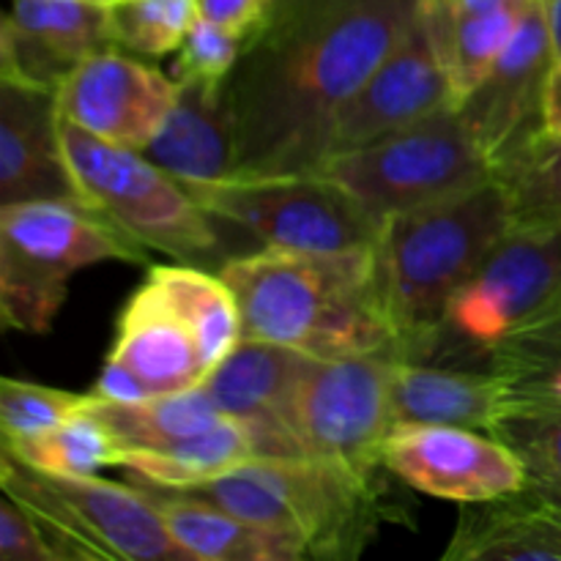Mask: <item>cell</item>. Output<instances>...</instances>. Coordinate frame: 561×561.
<instances>
[{"label": "cell", "instance_id": "6da1fadb", "mask_svg": "<svg viewBox=\"0 0 561 561\" xmlns=\"http://www.w3.org/2000/svg\"><path fill=\"white\" fill-rule=\"evenodd\" d=\"M427 0H272L222 93L236 175L316 173L340 110L420 22Z\"/></svg>", "mask_w": 561, "mask_h": 561}, {"label": "cell", "instance_id": "7a4b0ae2", "mask_svg": "<svg viewBox=\"0 0 561 561\" xmlns=\"http://www.w3.org/2000/svg\"><path fill=\"white\" fill-rule=\"evenodd\" d=\"M236 296L241 337L312 359L392 356V329L373 290V247L345 252L255 250L217 268Z\"/></svg>", "mask_w": 561, "mask_h": 561}, {"label": "cell", "instance_id": "3957f363", "mask_svg": "<svg viewBox=\"0 0 561 561\" xmlns=\"http://www.w3.org/2000/svg\"><path fill=\"white\" fill-rule=\"evenodd\" d=\"M513 219L499 179L383 219L373 244V290L398 359H431L453 296Z\"/></svg>", "mask_w": 561, "mask_h": 561}, {"label": "cell", "instance_id": "277c9868", "mask_svg": "<svg viewBox=\"0 0 561 561\" xmlns=\"http://www.w3.org/2000/svg\"><path fill=\"white\" fill-rule=\"evenodd\" d=\"M184 491L247 524L296 537L307 559L321 561L362 557L394 515L378 474L316 455L252 458Z\"/></svg>", "mask_w": 561, "mask_h": 561}, {"label": "cell", "instance_id": "5b68a950", "mask_svg": "<svg viewBox=\"0 0 561 561\" xmlns=\"http://www.w3.org/2000/svg\"><path fill=\"white\" fill-rule=\"evenodd\" d=\"M241 340V312L222 274L195 263L151 266L118 318L110 365L148 398L203 387Z\"/></svg>", "mask_w": 561, "mask_h": 561}, {"label": "cell", "instance_id": "8992f818", "mask_svg": "<svg viewBox=\"0 0 561 561\" xmlns=\"http://www.w3.org/2000/svg\"><path fill=\"white\" fill-rule=\"evenodd\" d=\"M104 261L146 263V250L80 201L0 206V316L9 329L49 332L71 274Z\"/></svg>", "mask_w": 561, "mask_h": 561}, {"label": "cell", "instance_id": "52a82bcc", "mask_svg": "<svg viewBox=\"0 0 561 561\" xmlns=\"http://www.w3.org/2000/svg\"><path fill=\"white\" fill-rule=\"evenodd\" d=\"M561 318V219L515 217L449 305L427 362L488 359L504 340Z\"/></svg>", "mask_w": 561, "mask_h": 561}, {"label": "cell", "instance_id": "ba28073f", "mask_svg": "<svg viewBox=\"0 0 561 561\" xmlns=\"http://www.w3.org/2000/svg\"><path fill=\"white\" fill-rule=\"evenodd\" d=\"M0 488L36 518L58 561H192L135 482L49 474L3 449Z\"/></svg>", "mask_w": 561, "mask_h": 561}, {"label": "cell", "instance_id": "9c48e42d", "mask_svg": "<svg viewBox=\"0 0 561 561\" xmlns=\"http://www.w3.org/2000/svg\"><path fill=\"white\" fill-rule=\"evenodd\" d=\"M60 142L82 203L142 250L195 266H206L222 252L211 214L146 153L99 140L64 115Z\"/></svg>", "mask_w": 561, "mask_h": 561}, {"label": "cell", "instance_id": "30bf717a", "mask_svg": "<svg viewBox=\"0 0 561 561\" xmlns=\"http://www.w3.org/2000/svg\"><path fill=\"white\" fill-rule=\"evenodd\" d=\"M316 173L337 184L378 222L496 179V170L466 129L458 104L367 146L332 153Z\"/></svg>", "mask_w": 561, "mask_h": 561}, {"label": "cell", "instance_id": "8fae6325", "mask_svg": "<svg viewBox=\"0 0 561 561\" xmlns=\"http://www.w3.org/2000/svg\"><path fill=\"white\" fill-rule=\"evenodd\" d=\"M85 411L118 438L121 469L159 488L184 491L257 458L250 431L222 414L203 387L131 403L91 392Z\"/></svg>", "mask_w": 561, "mask_h": 561}, {"label": "cell", "instance_id": "7c38bea8", "mask_svg": "<svg viewBox=\"0 0 561 561\" xmlns=\"http://www.w3.org/2000/svg\"><path fill=\"white\" fill-rule=\"evenodd\" d=\"M184 186L214 222L241 230L257 250H367L381 230L354 197L318 173L233 175Z\"/></svg>", "mask_w": 561, "mask_h": 561}, {"label": "cell", "instance_id": "4fadbf2b", "mask_svg": "<svg viewBox=\"0 0 561 561\" xmlns=\"http://www.w3.org/2000/svg\"><path fill=\"white\" fill-rule=\"evenodd\" d=\"M392 356L312 359L290 405L305 455L337 460L362 474L387 471L381 444L392 431Z\"/></svg>", "mask_w": 561, "mask_h": 561}, {"label": "cell", "instance_id": "5bb4252c", "mask_svg": "<svg viewBox=\"0 0 561 561\" xmlns=\"http://www.w3.org/2000/svg\"><path fill=\"white\" fill-rule=\"evenodd\" d=\"M381 466L414 491L455 504H480L526 488L520 460L491 433L455 425H394Z\"/></svg>", "mask_w": 561, "mask_h": 561}, {"label": "cell", "instance_id": "9a60e30c", "mask_svg": "<svg viewBox=\"0 0 561 561\" xmlns=\"http://www.w3.org/2000/svg\"><path fill=\"white\" fill-rule=\"evenodd\" d=\"M551 66L546 3L531 0L502 58L482 77L480 85L458 102L466 129L496 175L540 135L542 96Z\"/></svg>", "mask_w": 561, "mask_h": 561}, {"label": "cell", "instance_id": "2e32d148", "mask_svg": "<svg viewBox=\"0 0 561 561\" xmlns=\"http://www.w3.org/2000/svg\"><path fill=\"white\" fill-rule=\"evenodd\" d=\"M58 113L113 146L146 151L175 102V80L118 49L82 60L55 93Z\"/></svg>", "mask_w": 561, "mask_h": 561}, {"label": "cell", "instance_id": "e0dca14e", "mask_svg": "<svg viewBox=\"0 0 561 561\" xmlns=\"http://www.w3.org/2000/svg\"><path fill=\"white\" fill-rule=\"evenodd\" d=\"M427 11V3H425ZM405 33L403 42L378 64L359 91L340 110L332 129V151L367 146L383 135L416 124L455 102L453 77L438 55L427 14Z\"/></svg>", "mask_w": 561, "mask_h": 561}, {"label": "cell", "instance_id": "ac0fdd59", "mask_svg": "<svg viewBox=\"0 0 561 561\" xmlns=\"http://www.w3.org/2000/svg\"><path fill=\"white\" fill-rule=\"evenodd\" d=\"M113 47L110 5L11 0L0 31V82L58 93L82 60Z\"/></svg>", "mask_w": 561, "mask_h": 561}, {"label": "cell", "instance_id": "d6986e66", "mask_svg": "<svg viewBox=\"0 0 561 561\" xmlns=\"http://www.w3.org/2000/svg\"><path fill=\"white\" fill-rule=\"evenodd\" d=\"M310 362L312 356L285 345L241 337L203 389L222 414L250 431L257 458H296L305 449L290 427V405Z\"/></svg>", "mask_w": 561, "mask_h": 561}, {"label": "cell", "instance_id": "ffe728a7", "mask_svg": "<svg viewBox=\"0 0 561 561\" xmlns=\"http://www.w3.org/2000/svg\"><path fill=\"white\" fill-rule=\"evenodd\" d=\"M80 201L60 142L58 99L0 82V206Z\"/></svg>", "mask_w": 561, "mask_h": 561}, {"label": "cell", "instance_id": "44dd1931", "mask_svg": "<svg viewBox=\"0 0 561 561\" xmlns=\"http://www.w3.org/2000/svg\"><path fill=\"white\" fill-rule=\"evenodd\" d=\"M181 184H211L236 175L233 121L222 82L179 80L175 102L146 151Z\"/></svg>", "mask_w": 561, "mask_h": 561}, {"label": "cell", "instance_id": "7402d4cb", "mask_svg": "<svg viewBox=\"0 0 561 561\" xmlns=\"http://www.w3.org/2000/svg\"><path fill=\"white\" fill-rule=\"evenodd\" d=\"M444 561H561V502L526 485L463 504Z\"/></svg>", "mask_w": 561, "mask_h": 561}, {"label": "cell", "instance_id": "603a6c76", "mask_svg": "<svg viewBox=\"0 0 561 561\" xmlns=\"http://www.w3.org/2000/svg\"><path fill=\"white\" fill-rule=\"evenodd\" d=\"M504 389L491 370L392 359L389 409L394 425H455L491 433Z\"/></svg>", "mask_w": 561, "mask_h": 561}, {"label": "cell", "instance_id": "cb8c5ba5", "mask_svg": "<svg viewBox=\"0 0 561 561\" xmlns=\"http://www.w3.org/2000/svg\"><path fill=\"white\" fill-rule=\"evenodd\" d=\"M162 515L170 537L192 561H301L305 546L296 537L261 529L236 518L208 499L173 488H159L131 477Z\"/></svg>", "mask_w": 561, "mask_h": 561}, {"label": "cell", "instance_id": "d4e9b609", "mask_svg": "<svg viewBox=\"0 0 561 561\" xmlns=\"http://www.w3.org/2000/svg\"><path fill=\"white\" fill-rule=\"evenodd\" d=\"M531 0H507L480 14H449L442 0H427V27L453 77L455 102L474 91L518 31Z\"/></svg>", "mask_w": 561, "mask_h": 561}, {"label": "cell", "instance_id": "484cf974", "mask_svg": "<svg viewBox=\"0 0 561 561\" xmlns=\"http://www.w3.org/2000/svg\"><path fill=\"white\" fill-rule=\"evenodd\" d=\"M491 436L520 460L526 485L561 502V398L504 403Z\"/></svg>", "mask_w": 561, "mask_h": 561}, {"label": "cell", "instance_id": "4316f807", "mask_svg": "<svg viewBox=\"0 0 561 561\" xmlns=\"http://www.w3.org/2000/svg\"><path fill=\"white\" fill-rule=\"evenodd\" d=\"M3 449L33 469L66 477L96 474L107 466H121L124 460L118 438L91 411H80L42 436L3 444Z\"/></svg>", "mask_w": 561, "mask_h": 561}, {"label": "cell", "instance_id": "83f0119b", "mask_svg": "<svg viewBox=\"0 0 561 561\" xmlns=\"http://www.w3.org/2000/svg\"><path fill=\"white\" fill-rule=\"evenodd\" d=\"M197 16V0H121L110 5V31L115 47L142 58H162L184 44Z\"/></svg>", "mask_w": 561, "mask_h": 561}, {"label": "cell", "instance_id": "f1b7e54d", "mask_svg": "<svg viewBox=\"0 0 561 561\" xmlns=\"http://www.w3.org/2000/svg\"><path fill=\"white\" fill-rule=\"evenodd\" d=\"M515 217L561 219V137H535L496 175Z\"/></svg>", "mask_w": 561, "mask_h": 561}, {"label": "cell", "instance_id": "f546056e", "mask_svg": "<svg viewBox=\"0 0 561 561\" xmlns=\"http://www.w3.org/2000/svg\"><path fill=\"white\" fill-rule=\"evenodd\" d=\"M88 394L38 387L31 381L3 378L0 381V431L3 444L42 436L66 420L85 411Z\"/></svg>", "mask_w": 561, "mask_h": 561}, {"label": "cell", "instance_id": "4dcf8cb0", "mask_svg": "<svg viewBox=\"0 0 561 561\" xmlns=\"http://www.w3.org/2000/svg\"><path fill=\"white\" fill-rule=\"evenodd\" d=\"M247 38L250 36L230 31L201 14L186 33L184 44L175 49L173 80L225 82V77L233 71Z\"/></svg>", "mask_w": 561, "mask_h": 561}, {"label": "cell", "instance_id": "1f68e13d", "mask_svg": "<svg viewBox=\"0 0 561 561\" xmlns=\"http://www.w3.org/2000/svg\"><path fill=\"white\" fill-rule=\"evenodd\" d=\"M0 559L58 561L36 518L9 493H3V504H0Z\"/></svg>", "mask_w": 561, "mask_h": 561}, {"label": "cell", "instance_id": "d6a6232c", "mask_svg": "<svg viewBox=\"0 0 561 561\" xmlns=\"http://www.w3.org/2000/svg\"><path fill=\"white\" fill-rule=\"evenodd\" d=\"M201 14L236 33L250 36L257 22L266 16L272 0H197Z\"/></svg>", "mask_w": 561, "mask_h": 561}, {"label": "cell", "instance_id": "836d02e7", "mask_svg": "<svg viewBox=\"0 0 561 561\" xmlns=\"http://www.w3.org/2000/svg\"><path fill=\"white\" fill-rule=\"evenodd\" d=\"M537 137H561V60L551 66L546 96H542V126Z\"/></svg>", "mask_w": 561, "mask_h": 561}, {"label": "cell", "instance_id": "e575fe53", "mask_svg": "<svg viewBox=\"0 0 561 561\" xmlns=\"http://www.w3.org/2000/svg\"><path fill=\"white\" fill-rule=\"evenodd\" d=\"M546 3L548 33H551V53L553 64L561 60V0H542Z\"/></svg>", "mask_w": 561, "mask_h": 561}, {"label": "cell", "instance_id": "d590c367", "mask_svg": "<svg viewBox=\"0 0 561 561\" xmlns=\"http://www.w3.org/2000/svg\"><path fill=\"white\" fill-rule=\"evenodd\" d=\"M502 3H507V0H442L449 14H480V11L496 9Z\"/></svg>", "mask_w": 561, "mask_h": 561}, {"label": "cell", "instance_id": "8d00e7d4", "mask_svg": "<svg viewBox=\"0 0 561 561\" xmlns=\"http://www.w3.org/2000/svg\"><path fill=\"white\" fill-rule=\"evenodd\" d=\"M88 3H99V5H115V3H121V0H88Z\"/></svg>", "mask_w": 561, "mask_h": 561}]
</instances>
